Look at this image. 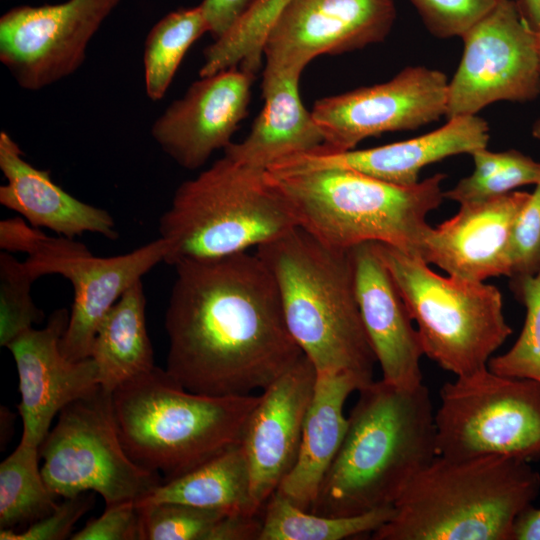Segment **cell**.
Returning <instances> with one entry per match:
<instances>
[{"instance_id": "6da1fadb", "label": "cell", "mask_w": 540, "mask_h": 540, "mask_svg": "<svg viewBox=\"0 0 540 540\" xmlns=\"http://www.w3.org/2000/svg\"><path fill=\"white\" fill-rule=\"evenodd\" d=\"M174 267L164 319L166 371L182 387L249 395L304 355L288 330L274 277L256 252Z\"/></svg>"}, {"instance_id": "7a4b0ae2", "label": "cell", "mask_w": 540, "mask_h": 540, "mask_svg": "<svg viewBox=\"0 0 540 540\" xmlns=\"http://www.w3.org/2000/svg\"><path fill=\"white\" fill-rule=\"evenodd\" d=\"M346 434L309 511L343 517L394 506L438 456L435 411L422 383L382 379L359 390Z\"/></svg>"}, {"instance_id": "3957f363", "label": "cell", "mask_w": 540, "mask_h": 540, "mask_svg": "<svg viewBox=\"0 0 540 540\" xmlns=\"http://www.w3.org/2000/svg\"><path fill=\"white\" fill-rule=\"evenodd\" d=\"M276 282L290 334L316 372H349L366 385L377 363L356 299L349 250L296 227L256 248Z\"/></svg>"}, {"instance_id": "277c9868", "label": "cell", "mask_w": 540, "mask_h": 540, "mask_svg": "<svg viewBox=\"0 0 540 540\" xmlns=\"http://www.w3.org/2000/svg\"><path fill=\"white\" fill-rule=\"evenodd\" d=\"M529 462L488 455L437 456L394 505L373 540H512L518 516L536 499Z\"/></svg>"}, {"instance_id": "5b68a950", "label": "cell", "mask_w": 540, "mask_h": 540, "mask_svg": "<svg viewBox=\"0 0 540 540\" xmlns=\"http://www.w3.org/2000/svg\"><path fill=\"white\" fill-rule=\"evenodd\" d=\"M297 227L324 245L350 250L366 242L391 245L420 258L427 215L444 196V173L413 186L391 184L343 168L266 171Z\"/></svg>"}, {"instance_id": "8992f818", "label": "cell", "mask_w": 540, "mask_h": 540, "mask_svg": "<svg viewBox=\"0 0 540 540\" xmlns=\"http://www.w3.org/2000/svg\"><path fill=\"white\" fill-rule=\"evenodd\" d=\"M259 398L191 392L155 366L118 386L112 405L128 456L166 482L240 444Z\"/></svg>"}, {"instance_id": "52a82bcc", "label": "cell", "mask_w": 540, "mask_h": 540, "mask_svg": "<svg viewBox=\"0 0 540 540\" xmlns=\"http://www.w3.org/2000/svg\"><path fill=\"white\" fill-rule=\"evenodd\" d=\"M296 221L266 171L227 157L182 182L159 219L164 263L222 258L271 242Z\"/></svg>"}, {"instance_id": "ba28073f", "label": "cell", "mask_w": 540, "mask_h": 540, "mask_svg": "<svg viewBox=\"0 0 540 540\" xmlns=\"http://www.w3.org/2000/svg\"><path fill=\"white\" fill-rule=\"evenodd\" d=\"M375 246L417 324L424 355L456 377L487 368L512 334L499 289L444 277L417 256L388 244Z\"/></svg>"}, {"instance_id": "9c48e42d", "label": "cell", "mask_w": 540, "mask_h": 540, "mask_svg": "<svg viewBox=\"0 0 540 540\" xmlns=\"http://www.w3.org/2000/svg\"><path fill=\"white\" fill-rule=\"evenodd\" d=\"M440 401L435 411L439 456L540 459V382L487 367L445 382Z\"/></svg>"}, {"instance_id": "30bf717a", "label": "cell", "mask_w": 540, "mask_h": 540, "mask_svg": "<svg viewBox=\"0 0 540 540\" xmlns=\"http://www.w3.org/2000/svg\"><path fill=\"white\" fill-rule=\"evenodd\" d=\"M39 453L47 486L63 498L94 491L106 506L139 502L163 483L159 473L128 456L115 424L112 393L101 386L60 411Z\"/></svg>"}, {"instance_id": "8fae6325", "label": "cell", "mask_w": 540, "mask_h": 540, "mask_svg": "<svg viewBox=\"0 0 540 540\" xmlns=\"http://www.w3.org/2000/svg\"><path fill=\"white\" fill-rule=\"evenodd\" d=\"M461 38L462 58L448 82L447 119L477 115L498 101L538 97V34L523 18L517 1H503Z\"/></svg>"}, {"instance_id": "7c38bea8", "label": "cell", "mask_w": 540, "mask_h": 540, "mask_svg": "<svg viewBox=\"0 0 540 540\" xmlns=\"http://www.w3.org/2000/svg\"><path fill=\"white\" fill-rule=\"evenodd\" d=\"M167 253L168 244L159 237L129 253L97 257L74 239L42 233L25 263L35 279L59 274L72 284L74 299L60 341L65 358L90 357L96 332L109 310L125 291L164 262Z\"/></svg>"}, {"instance_id": "4fadbf2b", "label": "cell", "mask_w": 540, "mask_h": 540, "mask_svg": "<svg viewBox=\"0 0 540 540\" xmlns=\"http://www.w3.org/2000/svg\"><path fill=\"white\" fill-rule=\"evenodd\" d=\"M120 1L14 7L0 18V61L21 88L50 86L80 68L89 42Z\"/></svg>"}, {"instance_id": "5bb4252c", "label": "cell", "mask_w": 540, "mask_h": 540, "mask_svg": "<svg viewBox=\"0 0 540 540\" xmlns=\"http://www.w3.org/2000/svg\"><path fill=\"white\" fill-rule=\"evenodd\" d=\"M448 82L439 70L411 66L387 82L316 100L311 113L324 137L316 151L352 150L365 138L440 119L446 114Z\"/></svg>"}, {"instance_id": "9a60e30c", "label": "cell", "mask_w": 540, "mask_h": 540, "mask_svg": "<svg viewBox=\"0 0 540 540\" xmlns=\"http://www.w3.org/2000/svg\"><path fill=\"white\" fill-rule=\"evenodd\" d=\"M395 18L393 0H293L266 36L263 76L301 75L317 56L382 42Z\"/></svg>"}, {"instance_id": "2e32d148", "label": "cell", "mask_w": 540, "mask_h": 540, "mask_svg": "<svg viewBox=\"0 0 540 540\" xmlns=\"http://www.w3.org/2000/svg\"><path fill=\"white\" fill-rule=\"evenodd\" d=\"M68 320L69 312L58 309L44 328H30L7 345L19 378L21 443L40 447L54 417L101 386L91 357L71 361L63 356L60 341Z\"/></svg>"}, {"instance_id": "e0dca14e", "label": "cell", "mask_w": 540, "mask_h": 540, "mask_svg": "<svg viewBox=\"0 0 540 540\" xmlns=\"http://www.w3.org/2000/svg\"><path fill=\"white\" fill-rule=\"evenodd\" d=\"M255 74L239 66L200 77L155 120L151 135L180 167L195 170L225 149L247 116Z\"/></svg>"}, {"instance_id": "ac0fdd59", "label": "cell", "mask_w": 540, "mask_h": 540, "mask_svg": "<svg viewBox=\"0 0 540 540\" xmlns=\"http://www.w3.org/2000/svg\"><path fill=\"white\" fill-rule=\"evenodd\" d=\"M316 376L315 367L303 355L262 390L248 418L240 444L258 510L263 509L296 463Z\"/></svg>"}, {"instance_id": "d6986e66", "label": "cell", "mask_w": 540, "mask_h": 540, "mask_svg": "<svg viewBox=\"0 0 540 540\" xmlns=\"http://www.w3.org/2000/svg\"><path fill=\"white\" fill-rule=\"evenodd\" d=\"M531 193L512 191L460 204L459 211L424 237L420 258L448 275L471 281L509 278V244L515 221Z\"/></svg>"}, {"instance_id": "ffe728a7", "label": "cell", "mask_w": 540, "mask_h": 540, "mask_svg": "<svg viewBox=\"0 0 540 540\" xmlns=\"http://www.w3.org/2000/svg\"><path fill=\"white\" fill-rule=\"evenodd\" d=\"M349 252L356 299L382 380L401 388L422 384L421 341L375 242L356 245Z\"/></svg>"}, {"instance_id": "44dd1931", "label": "cell", "mask_w": 540, "mask_h": 540, "mask_svg": "<svg viewBox=\"0 0 540 540\" xmlns=\"http://www.w3.org/2000/svg\"><path fill=\"white\" fill-rule=\"evenodd\" d=\"M489 138V126L484 119L477 115L460 116L412 139L363 150L298 154L277 162L268 170L343 168L408 187L419 182V173L425 166L457 154L471 155L486 148Z\"/></svg>"}, {"instance_id": "7402d4cb", "label": "cell", "mask_w": 540, "mask_h": 540, "mask_svg": "<svg viewBox=\"0 0 540 540\" xmlns=\"http://www.w3.org/2000/svg\"><path fill=\"white\" fill-rule=\"evenodd\" d=\"M0 169L7 181L0 186V203L32 226L71 239L86 232L118 239L115 220L107 210L72 196L53 181L49 171L27 162L6 131L0 132Z\"/></svg>"}, {"instance_id": "603a6c76", "label": "cell", "mask_w": 540, "mask_h": 540, "mask_svg": "<svg viewBox=\"0 0 540 540\" xmlns=\"http://www.w3.org/2000/svg\"><path fill=\"white\" fill-rule=\"evenodd\" d=\"M299 74L263 76L264 106L247 137L224 149L231 161L266 171L277 162L323 147L324 137L299 95Z\"/></svg>"}, {"instance_id": "cb8c5ba5", "label": "cell", "mask_w": 540, "mask_h": 540, "mask_svg": "<svg viewBox=\"0 0 540 540\" xmlns=\"http://www.w3.org/2000/svg\"><path fill=\"white\" fill-rule=\"evenodd\" d=\"M363 386L361 380L349 372H317L298 458L277 489L301 509L312 508L346 434L345 402L352 392Z\"/></svg>"}, {"instance_id": "d4e9b609", "label": "cell", "mask_w": 540, "mask_h": 540, "mask_svg": "<svg viewBox=\"0 0 540 540\" xmlns=\"http://www.w3.org/2000/svg\"><path fill=\"white\" fill-rule=\"evenodd\" d=\"M145 309L140 280L123 293L96 332L90 357L97 365L101 387L111 393L155 367Z\"/></svg>"}, {"instance_id": "484cf974", "label": "cell", "mask_w": 540, "mask_h": 540, "mask_svg": "<svg viewBox=\"0 0 540 540\" xmlns=\"http://www.w3.org/2000/svg\"><path fill=\"white\" fill-rule=\"evenodd\" d=\"M162 502L250 514L263 510H258L253 501L250 471L241 444L180 477L163 482L137 504Z\"/></svg>"}, {"instance_id": "4316f807", "label": "cell", "mask_w": 540, "mask_h": 540, "mask_svg": "<svg viewBox=\"0 0 540 540\" xmlns=\"http://www.w3.org/2000/svg\"><path fill=\"white\" fill-rule=\"evenodd\" d=\"M393 513L394 506H389L352 516H325L301 509L276 490L263 507L259 540H343L372 534Z\"/></svg>"}, {"instance_id": "83f0119b", "label": "cell", "mask_w": 540, "mask_h": 540, "mask_svg": "<svg viewBox=\"0 0 540 540\" xmlns=\"http://www.w3.org/2000/svg\"><path fill=\"white\" fill-rule=\"evenodd\" d=\"M205 32L208 24L201 5L172 11L149 31L144 45L146 95L161 100L185 54Z\"/></svg>"}, {"instance_id": "f1b7e54d", "label": "cell", "mask_w": 540, "mask_h": 540, "mask_svg": "<svg viewBox=\"0 0 540 540\" xmlns=\"http://www.w3.org/2000/svg\"><path fill=\"white\" fill-rule=\"evenodd\" d=\"M39 448L20 442L0 464L1 529L32 524L58 505L39 469Z\"/></svg>"}, {"instance_id": "f546056e", "label": "cell", "mask_w": 540, "mask_h": 540, "mask_svg": "<svg viewBox=\"0 0 540 540\" xmlns=\"http://www.w3.org/2000/svg\"><path fill=\"white\" fill-rule=\"evenodd\" d=\"M293 0H253L242 17L222 37L205 48L200 77L239 66L253 74L259 70L266 36Z\"/></svg>"}, {"instance_id": "4dcf8cb0", "label": "cell", "mask_w": 540, "mask_h": 540, "mask_svg": "<svg viewBox=\"0 0 540 540\" xmlns=\"http://www.w3.org/2000/svg\"><path fill=\"white\" fill-rule=\"evenodd\" d=\"M471 156L475 165L473 173L444 192V198L459 204L482 201L540 181V162L520 151L491 152L486 147Z\"/></svg>"}, {"instance_id": "1f68e13d", "label": "cell", "mask_w": 540, "mask_h": 540, "mask_svg": "<svg viewBox=\"0 0 540 540\" xmlns=\"http://www.w3.org/2000/svg\"><path fill=\"white\" fill-rule=\"evenodd\" d=\"M509 286L525 307L524 325L513 346L491 357L488 368L500 375L540 382V268L534 275L510 278Z\"/></svg>"}, {"instance_id": "d6a6232c", "label": "cell", "mask_w": 540, "mask_h": 540, "mask_svg": "<svg viewBox=\"0 0 540 540\" xmlns=\"http://www.w3.org/2000/svg\"><path fill=\"white\" fill-rule=\"evenodd\" d=\"M36 279L25 261L10 252L0 254V345L7 347L16 337L43 320L44 313L33 302L31 285Z\"/></svg>"}, {"instance_id": "836d02e7", "label": "cell", "mask_w": 540, "mask_h": 540, "mask_svg": "<svg viewBox=\"0 0 540 540\" xmlns=\"http://www.w3.org/2000/svg\"><path fill=\"white\" fill-rule=\"evenodd\" d=\"M139 507L142 540H211L219 521L230 513L174 502Z\"/></svg>"}, {"instance_id": "e575fe53", "label": "cell", "mask_w": 540, "mask_h": 540, "mask_svg": "<svg viewBox=\"0 0 540 540\" xmlns=\"http://www.w3.org/2000/svg\"><path fill=\"white\" fill-rule=\"evenodd\" d=\"M430 33L461 37L505 0H409Z\"/></svg>"}, {"instance_id": "d590c367", "label": "cell", "mask_w": 540, "mask_h": 540, "mask_svg": "<svg viewBox=\"0 0 540 540\" xmlns=\"http://www.w3.org/2000/svg\"><path fill=\"white\" fill-rule=\"evenodd\" d=\"M535 186L513 226L509 279L534 275L540 268V181Z\"/></svg>"}, {"instance_id": "8d00e7d4", "label": "cell", "mask_w": 540, "mask_h": 540, "mask_svg": "<svg viewBox=\"0 0 540 540\" xmlns=\"http://www.w3.org/2000/svg\"><path fill=\"white\" fill-rule=\"evenodd\" d=\"M94 496L83 492L64 498L57 507L42 519L30 524L27 529H0L1 540H62L71 536L76 522L93 506Z\"/></svg>"}, {"instance_id": "74e56055", "label": "cell", "mask_w": 540, "mask_h": 540, "mask_svg": "<svg viewBox=\"0 0 540 540\" xmlns=\"http://www.w3.org/2000/svg\"><path fill=\"white\" fill-rule=\"evenodd\" d=\"M71 540H142L141 509L136 501L107 505L105 511L93 518Z\"/></svg>"}, {"instance_id": "f35d334b", "label": "cell", "mask_w": 540, "mask_h": 540, "mask_svg": "<svg viewBox=\"0 0 540 540\" xmlns=\"http://www.w3.org/2000/svg\"><path fill=\"white\" fill-rule=\"evenodd\" d=\"M253 0H203L208 32L214 40L222 37L242 17Z\"/></svg>"}, {"instance_id": "ab89813d", "label": "cell", "mask_w": 540, "mask_h": 540, "mask_svg": "<svg viewBox=\"0 0 540 540\" xmlns=\"http://www.w3.org/2000/svg\"><path fill=\"white\" fill-rule=\"evenodd\" d=\"M42 231L23 217L1 220L0 248L6 252H23L29 255L35 248Z\"/></svg>"}, {"instance_id": "60d3db41", "label": "cell", "mask_w": 540, "mask_h": 540, "mask_svg": "<svg viewBox=\"0 0 540 540\" xmlns=\"http://www.w3.org/2000/svg\"><path fill=\"white\" fill-rule=\"evenodd\" d=\"M512 540H540V509L531 505L518 516Z\"/></svg>"}, {"instance_id": "b9f144b4", "label": "cell", "mask_w": 540, "mask_h": 540, "mask_svg": "<svg viewBox=\"0 0 540 540\" xmlns=\"http://www.w3.org/2000/svg\"><path fill=\"white\" fill-rule=\"evenodd\" d=\"M517 4L529 26L540 32V0H518Z\"/></svg>"}, {"instance_id": "7bdbcfd3", "label": "cell", "mask_w": 540, "mask_h": 540, "mask_svg": "<svg viewBox=\"0 0 540 540\" xmlns=\"http://www.w3.org/2000/svg\"><path fill=\"white\" fill-rule=\"evenodd\" d=\"M532 136L536 139H540V118H538L532 125Z\"/></svg>"}, {"instance_id": "ee69618b", "label": "cell", "mask_w": 540, "mask_h": 540, "mask_svg": "<svg viewBox=\"0 0 540 540\" xmlns=\"http://www.w3.org/2000/svg\"><path fill=\"white\" fill-rule=\"evenodd\" d=\"M538 34V45H539V55H540V32H537Z\"/></svg>"}]
</instances>
